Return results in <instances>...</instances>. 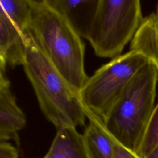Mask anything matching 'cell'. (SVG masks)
<instances>
[{
    "instance_id": "cell-5",
    "label": "cell",
    "mask_w": 158,
    "mask_h": 158,
    "mask_svg": "<svg viewBox=\"0 0 158 158\" xmlns=\"http://www.w3.org/2000/svg\"><path fill=\"white\" fill-rule=\"evenodd\" d=\"M150 62L130 50L99 68L78 93L84 107L102 121L136 73Z\"/></svg>"
},
{
    "instance_id": "cell-9",
    "label": "cell",
    "mask_w": 158,
    "mask_h": 158,
    "mask_svg": "<svg viewBox=\"0 0 158 158\" xmlns=\"http://www.w3.org/2000/svg\"><path fill=\"white\" fill-rule=\"evenodd\" d=\"M89 124L83 134L88 158H114V138L103 121L85 107Z\"/></svg>"
},
{
    "instance_id": "cell-2",
    "label": "cell",
    "mask_w": 158,
    "mask_h": 158,
    "mask_svg": "<svg viewBox=\"0 0 158 158\" xmlns=\"http://www.w3.org/2000/svg\"><path fill=\"white\" fill-rule=\"evenodd\" d=\"M29 2L28 31L52 64L78 93L88 78L81 38L45 0H29Z\"/></svg>"
},
{
    "instance_id": "cell-16",
    "label": "cell",
    "mask_w": 158,
    "mask_h": 158,
    "mask_svg": "<svg viewBox=\"0 0 158 158\" xmlns=\"http://www.w3.org/2000/svg\"><path fill=\"white\" fill-rule=\"evenodd\" d=\"M144 158H158V145L153 149Z\"/></svg>"
},
{
    "instance_id": "cell-11",
    "label": "cell",
    "mask_w": 158,
    "mask_h": 158,
    "mask_svg": "<svg viewBox=\"0 0 158 158\" xmlns=\"http://www.w3.org/2000/svg\"><path fill=\"white\" fill-rule=\"evenodd\" d=\"M130 50L144 55L158 73V23L154 12L144 18L131 41Z\"/></svg>"
},
{
    "instance_id": "cell-15",
    "label": "cell",
    "mask_w": 158,
    "mask_h": 158,
    "mask_svg": "<svg viewBox=\"0 0 158 158\" xmlns=\"http://www.w3.org/2000/svg\"><path fill=\"white\" fill-rule=\"evenodd\" d=\"M0 158H18V151L11 144L2 141L0 143Z\"/></svg>"
},
{
    "instance_id": "cell-13",
    "label": "cell",
    "mask_w": 158,
    "mask_h": 158,
    "mask_svg": "<svg viewBox=\"0 0 158 158\" xmlns=\"http://www.w3.org/2000/svg\"><path fill=\"white\" fill-rule=\"evenodd\" d=\"M158 145V102L144 134L143 138L136 154L141 158H144Z\"/></svg>"
},
{
    "instance_id": "cell-10",
    "label": "cell",
    "mask_w": 158,
    "mask_h": 158,
    "mask_svg": "<svg viewBox=\"0 0 158 158\" xmlns=\"http://www.w3.org/2000/svg\"><path fill=\"white\" fill-rule=\"evenodd\" d=\"M43 158H88L83 134L78 133L76 128L57 130Z\"/></svg>"
},
{
    "instance_id": "cell-14",
    "label": "cell",
    "mask_w": 158,
    "mask_h": 158,
    "mask_svg": "<svg viewBox=\"0 0 158 158\" xmlns=\"http://www.w3.org/2000/svg\"><path fill=\"white\" fill-rule=\"evenodd\" d=\"M114 158H141L136 153L122 146L115 139L114 141Z\"/></svg>"
},
{
    "instance_id": "cell-6",
    "label": "cell",
    "mask_w": 158,
    "mask_h": 158,
    "mask_svg": "<svg viewBox=\"0 0 158 158\" xmlns=\"http://www.w3.org/2000/svg\"><path fill=\"white\" fill-rule=\"evenodd\" d=\"M81 38L88 39L100 0H45Z\"/></svg>"
},
{
    "instance_id": "cell-7",
    "label": "cell",
    "mask_w": 158,
    "mask_h": 158,
    "mask_svg": "<svg viewBox=\"0 0 158 158\" xmlns=\"http://www.w3.org/2000/svg\"><path fill=\"white\" fill-rule=\"evenodd\" d=\"M26 118L17 106L10 89L6 71L0 70V140H15L19 144L17 133L25 125Z\"/></svg>"
},
{
    "instance_id": "cell-1",
    "label": "cell",
    "mask_w": 158,
    "mask_h": 158,
    "mask_svg": "<svg viewBox=\"0 0 158 158\" xmlns=\"http://www.w3.org/2000/svg\"><path fill=\"white\" fill-rule=\"evenodd\" d=\"M23 68L40 107L57 130L85 124V107L75 91L38 47L28 31Z\"/></svg>"
},
{
    "instance_id": "cell-3",
    "label": "cell",
    "mask_w": 158,
    "mask_h": 158,
    "mask_svg": "<svg viewBox=\"0 0 158 158\" xmlns=\"http://www.w3.org/2000/svg\"><path fill=\"white\" fill-rule=\"evenodd\" d=\"M158 73L149 62L134 76L103 122L120 144L136 153L155 107Z\"/></svg>"
},
{
    "instance_id": "cell-12",
    "label": "cell",
    "mask_w": 158,
    "mask_h": 158,
    "mask_svg": "<svg viewBox=\"0 0 158 158\" xmlns=\"http://www.w3.org/2000/svg\"><path fill=\"white\" fill-rule=\"evenodd\" d=\"M0 14L16 24L23 33L28 31L31 15L29 0H1Z\"/></svg>"
},
{
    "instance_id": "cell-17",
    "label": "cell",
    "mask_w": 158,
    "mask_h": 158,
    "mask_svg": "<svg viewBox=\"0 0 158 158\" xmlns=\"http://www.w3.org/2000/svg\"><path fill=\"white\" fill-rule=\"evenodd\" d=\"M154 15H155V17H156V19L158 23V4L157 5V7H156V11L154 12Z\"/></svg>"
},
{
    "instance_id": "cell-4",
    "label": "cell",
    "mask_w": 158,
    "mask_h": 158,
    "mask_svg": "<svg viewBox=\"0 0 158 158\" xmlns=\"http://www.w3.org/2000/svg\"><path fill=\"white\" fill-rule=\"evenodd\" d=\"M143 19L138 0H100L87 40L97 56L112 59L122 55Z\"/></svg>"
},
{
    "instance_id": "cell-8",
    "label": "cell",
    "mask_w": 158,
    "mask_h": 158,
    "mask_svg": "<svg viewBox=\"0 0 158 158\" xmlns=\"http://www.w3.org/2000/svg\"><path fill=\"white\" fill-rule=\"evenodd\" d=\"M25 34L16 24L0 14V70L6 71L7 66L23 65Z\"/></svg>"
}]
</instances>
